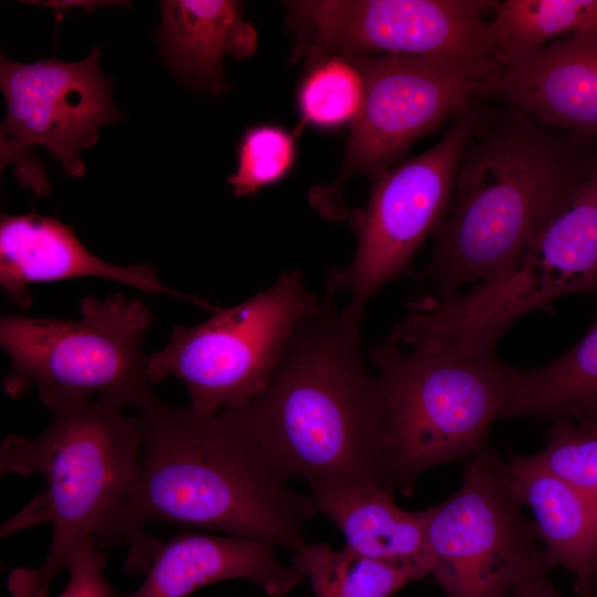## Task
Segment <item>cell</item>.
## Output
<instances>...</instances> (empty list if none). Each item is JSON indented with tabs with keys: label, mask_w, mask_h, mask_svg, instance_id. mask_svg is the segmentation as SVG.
<instances>
[{
	"label": "cell",
	"mask_w": 597,
	"mask_h": 597,
	"mask_svg": "<svg viewBox=\"0 0 597 597\" xmlns=\"http://www.w3.org/2000/svg\"><path fill=\"white\" fill-rule=\"evenodd\" d=\"M140 462L129 510L127 573H146L163 543L145 532L160 521L259 540L292 553L318 512L292 491L244 408L201 413L158 399L137 410Z\"/></svg>",
	"instance_id": "1"
},
{
	"label": "cell",
	"mask_w": 597,
	"mask_h": 597,
	"mask_svg": "<svg viewBox=\"0 0 597 597\" xmlns=\"http://www.w3.org/2000/svg\"><path fill=\"white\" fill-rule=\"evenodd\" d=\"M597 161V140L546 127L503 105L481 109L436 228L421 277L452 297L519 258L568 206Z\"/></svg>",
	"instance_id": "2"
},
{
	"label": "cell",
	"mask_w": 597,
	"mask_h": 597,
	"mask_svg": "<svg viewBox=\"0 0 597 597\" xmlns=\"http://www.w3.org/2000/svg\"><path fill=\"white\" fill-rule=\"evenodd\" d=\"M335 296L326 291L264 391L243 408L287 478L311 490L388 488L380 386L362 356L360 321L338 308Z\"/></svg>",
	"instance_id": "3"
},
{
	"label": "cell",
	"mask_w": 597,
	"mask_h": 597,
	"mask_svg": "<svg viewBox=\"0 0 597 597\" xmlns=\"http://www.w3.org/2000/svg\"><path fill=\"white\" fill-rule=\"evenodd\" d=\"M50 411L46 430L34 439L10 434L0 447V475L44 479V490L1 526V538L50 522L53 535L39 568H17L8 578L12 597H48L52 579L70 554L93 538L103 549L132 545L129 510L140 462L136 416L107 398L39 391Z\"/></svg>",
	"instance_id": "4"
},
{
	"label": "cell",
	"mask_w": 597,
	"mask_h": 597,
	"mask_svg": "<svg viewBox=\"0 0 597 597\" xmlns=\"http://www.w3.org/2000/svg\"><path fill=\"white\" fill-rule=\"evenodd\" d=\"M408 347L386 341L368 352L384 399L387 484L394 492L486 446L521 370L496 354L463 355L425 343Z\"/></svg>",
	"instance_id": "5"
},
{
	"label": "cell",
	"mask_w": 597,
	"mask_h": 597,
	"mask_svg": "<svg viewBox=\"0 0 597 597\" xmlns=\"http://www.w3.org/2000/svg\"><path fill=\"white\" fill-rule=\"evenodd\" d=\"M80 318L19 314L0 321V344L10 358L2 387L20 398L30 387L64 396L112 398L140 410L157 397L146 376L144 338L155 321L140 298L115 293L86 296Z\"/></svg>",
	"instance_id": "6"
},
{
	"label": "cell",
	"mask_w": 597,
	"mask_h": 597,
	"mask_svg": "<svg viewBox=\"0 0 597 597\" xmlns=\"http://www.w3.org/2000/svg\"><path fill=\"white\" fill-rule=\"evenodd\" d=\"M320 304L302 270L283 272L242 303L217 307L197 325L174 327L166 346L147 356V379L151 386L179 379L190 407L201 413L243 408L264 391Z\"/></svg>",
	"instance_id": "7"
},
{
	"label": "cell",
	"mask_w": 597,
	"mask_h": 597,
	"mask_svg": "<svg viewBox=\"0 0 597 597\" xmlns=\"http://www.w3.org/2000/svg\"><path fill=\"white\" fill-rule=\"evenodd\" d=\"M363 78L364 98L352 123L342 169L333 186L313 191L325 216H344L339 190L354 174L373 178L388 170L419 138L470 107L502 69L496 62L442 55L345 56Z\"/></svg>",
	"instance_id": "8"
},
{
	"label": "cell",
	"mask_w": 597,
	"mask_h": 597,
	"mask_svg": "<svg viewBox=\"0 0 597 597\" xmlns=\"http://www.w3.org/2000/svg\"><path fill=\"white\" fill-rule=\"evenodd\" d=\"M480 114L472 105L458 113L432 148L375 178L367 206L349 214L355 256L347 268L333 269L326 282L327 292L349 294L343 308L348 316L360 321L383 286L411 271L418 249L451 208L459 161Z\"/></svg>",
	"instance_id": "9"
},
{
	"label": "cell",
	"mask_w": 597,
	"mask_h": 597,
	"mask_svg": "<svg viewBox=\"0 0 597 597\" xmlns=\"http://www.w3.org/2000/svg\"><path fill=\"white\" fill-rule=\"evenodd\" d=\"M101 49L77 62L56 57L22 63L0 59V88L7 111L0 127L1 168L11 165L21 187L51 193L36 147L46 148L64 172L80 178L82 149L94 146L105 124L125 117L114 105L112 81L100 69Z\"/></svg>",
	"instance_id": "10"
},
{
	"label": "cell",
	"mask_w": 597,
	"mask_h": 597,
	"mask_svg": "<svg viewBox=\"0 0 597 597\" xmlns=\"http://www.w3.org/2000/svg\"><path fill=\"white\" fill-rule=\"evenodd\" d=\"M502 464L484 446L472 454L457 491L427 509L431 575L447 597H509L517 578L542 563L534 523L507 486Z\"/></svg>",
	"instance_id": "11"
},
{
	"label": "cell",
	"mask_w": 597,
	"mask_h": 597,
	"mask_svg": "<svg viewBox=\"0 0 597 597\" xmlns=\"http://www.w3.org/2000/svg\"><path fill=\"white\" fill-rule=\"evenodd\" d=\"M488 0L286 1L292 61L374 52L496 62L486 36ZM501 64V63H500Z\"/></svg>",
	"instance_id": "12"
},
{
	"label": "cell",
	"mask_w": 597,
	"mask_h": 597,
	"mask_svg": "<svg viewBox=\"0 0 597 597\" xmlns=\"http://www.w3.org/2000/svg\"><path fill=\"white\" fill-rule=\"evenodd\" d=\"M537 123L597 140V29L509 57L479 94Z\"/></svg>",
	"instance_id": "13"
},
{
	"label": "cell",
	"mask_w": 597,
	"mask_h": 597,
	"mask_svg": "<svg viewBox=\"0 0 597 597\" xmlns=\"http://www.w3.org/2000/svg\"><path fill=\"white\" fill-rule=\"evenodd\" d=\"M112 280L145 293L181 298L213 311L206 300L165 285L148 264L116 265L98 259L80 241L73 227L34 211L24 214L1 212L0 284L19 306L31 304L30 285L75 277Z\"/></svg>",
	"instance_id": "14"
},
{
	"label": "cell",
	"mask_w": 597,
	"mask_h": 597,
	"mask_svg": "<svg viewBox=\"0 0 597 597\" xmlns=\"http://www.w3.org/2000/svg\"><path fill=\"white\" fill-rule=\"evenodd\" d=\"M274 546L252 538L184 532L155 556L143 584L122 597H187L226 579H244L270 597L291 591L303 576L281 564Z\"/></svg>",
	"instance_id": "15"
},
{
	"label": "cell",
	"mask_w": 597,
	"mask_h": 597,
	"mask_svg": "<svg viewBox=\"0 0 597 597\" xmlns=\"http://www.w3.org/2000/svg\"><path fill=\"white\" fill-rule=\"evenodd\" d=\"M502 469L512 494L533 515L543 565L569 572L585 597L597 568V498L552 473L532 454L510 452Z\"/></svg>",
	"instance_id": "16"
},
{
	"label": "cell",
	"mask_w": 597,
	"mask_h": 597,
	"mask_svg": "<svg viewBox=\"0 0 597 597\" xmlns=\"http://www.w3.org/2000/svg\"><path fill=\"white\" fill-rule=\"evenodd\" d=\"M160 8L158 44L172 75L192 91L208 95L226 92L224 56L245 60L256 51L258 33L244 18L243 3L165 0Z\"/></svg>",
	"instance_id": "17"
},
{
	"label": "cell",
	"mask_w": 597,
	"mask_h": 597,
	"mask_svg": "<svg viewBox=\"0 0 597 597\" xmlns=\"http://www.w3.org/2000/svg\"><path fill=\"white\" fill-rule=\"evenodd\" d=\"M318 512L344 534L346 546L367 558L408 573L412 579L431 574L427 540L428 511H407L385 485L311 490Z\"/></svg>",
	"instance_id": "18"
},
{
	"label": "cell",
	"mask_w": 597,
	"mask_h": 597,
	"mask_svg": "<svg viewBox=\"0 0 597 597\" xmlns=\"http://www.w3.org/2000/svg\"><path fill=\"white\" fill-rule=\"evenodd\" d=\"M502 418L597 423V321L556 359L520 370Z\"/></svg>",
	"instance_id": "19"
},
{
	"label": "cell",
	"mask_w": 597,
	"mask_h": 597,
	"mask_svg": "<svg viewBox=\"0 0 597 597\" xmlns=\"http://www.w3.org/2000/svg\"><path fill=\"white\" fill-rule=\"evenodd\" d=\"M493 10L486 36L501 64L559 35L597 29V0H505Z\"/></svg>",
	"instance_id": "20"
},
{
	"label": "cell",
	"mask_w": 597,
	"mask_h": 597,
	"mask_svg": "<svg viewBox=\"0 0 597 597\" xmlns=\"http://www.w3.org/2000/svg\"><path fill=\"white\" fill-rule=\"evenodd\" d=\"M306 577L315 597H390L411 576L395 566L362 556L346 545L305 544L292 553L291 564Z\"/></svg>",
	"instance_id": "21"
},
{
	"label": "cell",
	"mask_w": 597,
	"mask_h": 597,
	"mask_svg": "<svg viewBox=\"0 0 597 597\" xmlns=\"http://www.w3.org/2000/svg\"><path fill=\"white\" fill-rule=\"evenodd\" d=\"M297 93L301 124L337 128L353 123L364 98V84L357 67L342 55L324 57L311 65Z\"/></svg>",
	"instance_id": "22"
},
{
	"label": "cell",
	"mask_w": 597,
	"mask_h": 597,
	"mask_svg": "<svg viewBox=\"0 0 597 597\" xmlns=\"http://www.w3.org/2000/svg\"><path fill=\"white\" fill-rule=\"evenodd\" d=\"M295 136L275 125L248 128L238 144L237 168L227 177L233 195L253 196L282 180L295 161Z\"/></svg>",
	"instance_id": "23"
},
{
	"label": "cell",
	"mask_w": 597,
	"mask_h": 597,
	"mask_svg": "<svg viewBox=\"0 0 597 597\" xmlns=\"http://www.w3.org/2000/svg\"><path fill=\"white\" fill-rule=\"evenodd\" d=\"M532 457L552 473L597 498V423L554 421L546 446Z\"/></svg>",
	"instance_id": "24"
},
{
	"label": "cell",
	"mask_w": 597,
	"mask_h": 597,
	"mask_svg": "<svg viewBox=\"0 0 597 597\" xmlns=\"http://www.w3.org/2000/svg\"><path fill=\"white\" fill-rule=\"evenodd\" d=\"M105 556L93 538L70 554L65 569L69 582L59 597H122L104 574Z\"/></svg>",
	"instance_id": "25"
},
{
	"label": "cell",
	"mask_w": 597,
	"mask_h": 597,
	"mask_svg": "<svg viewBox=\"0 0 597 597\" xmlns=\"http://www.w3.org/2000/svg\"><path fill=\"white\" fill-rule=\"evenodd\" d=\"M509 597H563L553 585L548 569L542 564L527 568L515 582Z\"/></svg>",
	"instance_id": "26"
},
{
	"label": "cell",
	"mask_w": 597,
	"mask_h": 597,
	"mask_svg": "<svg viewBox=\"0 0 597 597\" xmlns=\"http://www.w3.org/2000/svg\"><path fill=\"white\" fill-rule=\"evenodd\" d=\"M29 3H35L39 6H46L54 10L56 19H61V14L72 8L84 10L85 12H92L100 7L122 6L118 1H27Z\"/></svg>",
	"instance_id": "27"
},
{
	"label": "cell",
	"mask_w": 597,
	"mask_h": 597,
	"mask_svg": "<svg viewBox=\"0 0 597 597\" xmlns=\"http://www.w3.org/2000/svg\"><path fill=\"white\" fill-rule=\"evenodd\" d=\"M585 597H597V568L590 578Z\"/></svg>",
	"instance_id": "28"
}]
</instances>
